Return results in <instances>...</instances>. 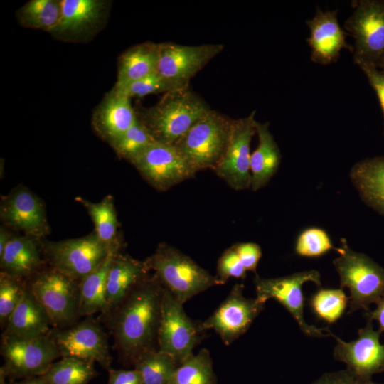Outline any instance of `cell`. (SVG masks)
<instances>
[{
  "mask_svg": "<svg viewBox=\"0 0 384 384\" xmlns=\"http://www.w3.org/2000/svg\"><path fill=\"white\" fill-rule=\"evenodd\" d=\"M164 287L148 275L114 309L102 315L122 361L132 364L144 353L157 350Z\"/></svg>",
  "mask_w": 384,
  "mask_h": 384,
  "instance_id": "cell-1",
  "label": "cell"
},
{
  "mask_svg": "<svg viewBox=\"0 0 384 384\" xmlns=\"http://www.w3.org/2000/svg\"><path fill=\"white\" fill-rule=\"evenodd\" d=\"M351 176L363 198L384 214V157L358 163L352 169Z\"/></svg>",
  "mask_w": 384,
  "mask_h": 384,
  "instance_id": "cell-28",
  "label": "cell"
},
{
  "mask_svg": "<svg viewBox=\"0 0 384 384\" xmlns=\"http://www.w3.org/2000/svg\"><path fill=\"white\" fill-rule=\"evenodd\" d=\"M220 43L184 46L158 43L157 73L175 90L189 87L191 79L223 50Z\"/></svg>",
  "mask_w": 384,
  "mask_h": 384,
  "instance_id": "cell-11",
  "label": "cell"
},
{
  "mask_svg": "<svg viewBox=\"0 0 384 384\" xmlns=\"http://www.w3.org/2000/svg\"><path fill=\"white\" fill-rule=\"evenodd\" d=\"M155 188L166 191L196 172L173 144L156 142L129 161Z\"/></svg>",
  "mask_w": 384,
  "mask_h": 384,
  "instance_id": "cell-13",
  "label": "cell"
},
{
  "mask_svg": "<svg viewBox=\"0 0 384 384\" xmlns=\"http://www.w3.org/2000/svg\"><path fill=\"white\" fill-rule=\"evenodd\" d=\"M107 5L101 0H61L60 20L50 33L64 40L83 37L100 25Z\"/></svg>",
  "mask_w": 384,
  "mask_h": 384,
  "instance_id": "cell-19",
  "label": "cell"
},
{
  "mask_svg": "<svg viewBox=\"0 0 384 384\" xmlns=\"http://www.w3.org/2000/svg\"><path fill=\"white\" fill-rule=\"evenodd\" d=\"M41 250L36 238L12 236L0 255L1 272L28 280L42 269Z\"/></svg>",
  "mask_w": 384,
  "mask_h": 384,
  "instance_id": "cell-22",
  "label": "cell"
},
{
  "mask_svg": "<svg viewBox=\"0 0 384 384\" xmlns=\"http://www.w3.org/2000/svg\"><path fill=\"white\" fill-rule=\"evenodd\" d=\"M117 250H110L102 264L80 282L79 314L89 316L96 313L105 315L109 312L106 299L108 272Z\"/></svg>",
  "mask_w": 384,
  "mask_h": 384,
  "instance_id": "cell-26",
  "label": "cell"
},
{
  "mask_svg": "<svg viewBox=\"0 0 384 384\" xmlns=\"http://www.w3.org/2000/svg\"><path fill=\"white\" fill-rule=\"evenodd\" d=\"M158 44L146 42L127 50L119 60L117 80L120 87L157 73Z\"/></svg>",
  "mask_w": 384,
  "mask_h": 384,
  "instance_id": "cell-27",
  "label": "cell"
},
{
  "mask_svg": "<svg viewBox=\"0 0 384 384\" xmlns=\"http://www.w3.org/2000/svg\"><path fill=\"white\" fill-rule=\"evenodd\" d=\"M349 302L343 289H321L310 299L315 314L329 324L335 323L343 314Z\"/></svg>",
  "mask_w": 384,
  "mask_h": 384,
  "instance_id": "cell-35",
  "label": "cell"
},
{
  "mask_svg": "<svg viewBox=\"0 0 384 384\" xmlns=\"http://www.w3.org/2000/svg\"><path fill=\"white\" fill-rule=\"evenodd\" d=\"M108 372L107 384H143L141 373L135 368L132 370L110 368Z\"/></svg>",
  "mask_w": 384,
  "mask_h": 384,
  "instance_id": "cell-43",
  "label": "cell"
},
{
  "mask_svg": "<svg viewBox=\"0 0 384 384\" xmlns=\"http://www.w3.org/2000/svg\"><path fill=\"white\" fill-rule=\"evenodd\" d=\"M87 210L95 225V233L110 250H119L117 237V218L112 196H105L98 203L77 198Z\"/></svg>",
  "mask_w": 384,
  "mask_h": 384,
  "instance_id": "cell-29",
  "label": "cell"
},
{
  "mask_svg": "<svg viewBox=\"0 0 384 384\" xmlns=\"http://www.w3.org/2000/svg\"><path fill=\"white\" fill-rule=\"evenodd\" d=\"M144 261L161 285L183 304L195 295L220 285L215 276L165 242L159 244Z\"/></svg>",
  "mask_w": 384,
  "mask_h": 384,
  "instance_id": "cell-3",
  "label": "cell"
},
{
  "mask_svg": "<svg viewBox=\"0 0 384 384\" xmlns=\"http://www.w3.org/2000/svg\"><path fill=\"white\" fill-rule=\"evenodd\" d=\"M53 323L45 308L31 292L28 284L21 301L11 315L4 334L24 338L48 336Z\"/></svg>",
  "mask_w": 384,
  "mask_h": 384,
  "instance_id": "cell-23",
  "label": "cell"
},
{
  "mask_svg": "<svg viewBox=\"0 0 384 384\" xmlns=\"http://www.w3.org/2000/svg\"><path fill=\"white\" fill-rule=\"evenodd\" d=\"M183 305L164 287L157 347L178 364L193 354L205 331L201 322L193 321L187 316Z\"/></svg>",
  "mask_w": 384,
  "mask_h": 384,
  "instance_id": "cell-8",
  "label": "cell"
},
{
  "mask_svg": "<svg viewBox=\"0 0 384 384\" xmlns=\"http://www.w3.org/2000/svg\"><path fill=\"white\" fill-rule=\"evenodd\" d=\"M0 213L4 223L24 232L26 235L37 239L48 232L41 201L25 188L11 192L4 200Z\"/></svg>",
  "mask_w": 384,
  "mask_h": 384,
  "instance_id": "cell-18",
  "label": "cell"
},
{
  "mask_svg": "<svg viewBox=\"0 0 384 384\" xmlns=\"http://www.w3.org/2000/svg\"><path fill=\"white\" fill-rule=\"evenodd\" d=\"M1 354L4 366L1 370L6 376L26 379L43 375L61 357L50 336L24 338L2 334Z\"/></svg>",
  "mask_w": 384,
  "mask_h": 384,
  "instance_id": "cell-7",
  "label": "cell"
},
{
  "mask_svg": "<svg viewBox=\"0 0 384 384\" xmlns=\"http://www.w3.org/2000/svg\"><path fill=\"white\" fill-rule=\"evenodd\" d=\"M61 14V1L31 0L18 11L20 23L26 28L51 32L58 25Z\"/></svg>",
  "mask_w": 384,
  "mask_h": 384,
  "instance_id": "cell-31",
  "label": "cell"
},
{
  "mask_svg": "<svg viewBox=\"0 0 384 384\" xmlns=\"http://www.w3.org/2000/svg\"><path fill=\"white\" fill-rule=\"evenodd\" d=\"M42 249L52 267L79 282L96 270L110 251L95 232L79 238L47 242Z\"/></svg>",
  "mask_w": 384,
  "mask_h": 384,
  "instance_id": "cell-10",
  "label": "cell"
},
{
  "mask_svg": "<svg viewBox=\"0 0 384 384\" xmlns=\"http://www.w3.org/2000/svg\"><path fill=\"white\" fill-rule=\"evenodd\" d=\"M258 145L251 154V187L254 191L265 186L277 171L281 155L268 123L256 122Z\"/></svg>",
  "mask_w": 384,
  "mask_h": 384,
  "instance_id": "cell-25",
  "label": "cell"
},
{
  "mask_svg": "<svg viewBox=\"0 0 384 384\" xmlns=\"http://www.w3.org/2000/svg\"><path fill=\"white\" fill-rule=\"evenodd\" d=\"M361 380L348 369L326 373L311 384H361Z\"/></svg>",
  "mask_w": 384,
  "mask_h": 384,
  "instance_id": "cell-42",
  "label": "cell"
},
{
  "mask_svg": "<svg viewBox=\"0 0 384 384\" xmlns=\"http://www.w3.org/2000/svg\"><path fill=\"white\" fill-rule=\"evenodd\" d=\"M335 249L325 230L318 228L304 230L298 236L295 252L302 257H314L321 256Z\"/></svg>",
  "mask_w": 384,
  "mask_h": 384,
  "instance_id": "cell-37",
  "label": "cell"
},
{
  "mask_svg": "<svg viewBox=\"0 0 384 384\" xmlns=\"http://www.w3.org/2000/svg\"><path fill=\"white\" fill-rule=\"evenodd\" d=\"M156 142L149 128L138 115L134 124L110 144L119 156L130 161Z\"/></svg>",
  "mask_w": 384,
  "mask_h": 384,
  "instance_id": "cell-34",
  "label": "cell"
},
{
  "mask_svg": "<svg viewBox=\"0 0 384 384\" xmlns=\"http://www.w3.org/2000/svg\"><path fill=\"white\" fill-rule=\"evenodd\" d=\"M256 298L265 303L272 299L279 302L293 316L300 330L306 336L323 338L330 336V331L310 325L304 316L302 285L312 282L321 286V276L316 270H308L277 278H262L255 274L254 278Z\"/></svg>",
  "mask_w": 384,
  "mask_h": 384,
  "instance_id": "cell-9",
  "label": "cell"
},
{
  "mask_svg": "<svg viewBox=\"0 0 384 384\" xmlns=\"http://www.w3.org/2000/svg\"><path fill=\"white\" fill-rule=\"evenodd\" d=\"M210 108L189 87L164 93L154 107L139 116L156 142L173 144Z\"/></svg>",
  "mask_w": 384,
  "mask_h": 384,
  "instance_id": "cell-2",
  "label": "cell"
},
{
  "mask_svg": "<svg viewBox=\"0 0 384 384\" xmlns=\"http://www.w3.org/2000/svg\"><path fill=\"white\" fill-rule=\"evenodd\" d=\"M27 288V281L1 272L0 273V324L5 329L8 321L21 301Z\"/></svg>",
  "mask_w": 384,
  "mask_h": 384,
  "instance_id": "cell-36",
  "label": "cell"
},
{
  "mask_svg": "<svg viewBox=\"0 0 384 384\" xmlns=\"http://www.w3.org/2000/svg\"><path fill=\"white\" fill-rule=\"evenodd\" d=\"M133 365L141 373L143 384H167L179 364L157 349L143 353Z\"/></svg>",
  "mask_w": 384,
  "mask_h": 384,
  "instance_id": "cell-33",
  "label": "cell"
},
{
  "mask_svg": "<svg viewBox=\"0 0 384 384\" xmlns=\"http://www.w3.org/2000/svg\"><path fill=\"white\" fill-rule=\"evenodd\" d=\"M245 269L256 274L257 264L262 257L260 247L254 242H242L233 245Z\"/></svg>",
  "mask_w": 384,
  "mask_h": 384,
  "instance_id": "cell-41",
  "label": "cell"
},
{
  "mask_svg": "<svg viewBox=\"0 0 384 384\" xmlns=\"http://www.w3.org/2000/svg\"><path fill=\"white\" fill-rule=\"evenodd\" d=\"M245 269L233 245L227 249L220 257L215 276L219 284H224L230 278L245 279Z\"/></svg>",
  "mask_w": 384,
  "mask_h": 384,
  "instance_id": "cell-39",
  "label": "cell"
},
{
  "mask_svg": "<svg viewBox=\"0 0 384 384\" xmlns=\"http://www.w3.org/2000/svg\"><path fill=\"white\" fill-rule=\"evenodd\" d=\"M361 384H384V383H375L373 381L372 379H370L367 380H361Z\"/></svg>",
  "mask_w": 384,
  "mask_h": 384,
  "instance_id": "cell-47",
  "label": "cell"
},
{
  "mask_svg": "<svg viewBox=\"0 0 384 384\" xmlns=\"http://www.w3.org/2000/svg\"><path fill=\"white\" fill-rule=\"evenodd\" d=\"M49 336L55 342L61 358H75L110 369L112 356L107 336L100 323L86 319L65 328L53 329Z\"/></svg>",
  "mask_w": 384,
  "mask_h": 384,
  "instance_id": "cell-12",
  "label": "cell"
},
{
  "mask_svg": "<svg viewBox=\"0 0 384 384\" xmlns=\"http://www.w3.org/2000/svg\"><path fill=\"white\" fill-rule=\"evenodd\" d=\"M243 289V284H235L213 314L201 322L204 331L214 330L227 346L249 329L265 306L256 297L246 298Z\"/></svg>",
  "mask_w": 384,
  "mask_h": 384,
  "instance_id": "cell-15",
  "label": "cell"
},
{
  "mask_svg": "<svg viewBox=\"0 0 384 384\" xmlns=\"http://www.w3.org/2000/svg\"><path fill=\"white\" fill-rule=\"evenodd\" d=\"M356 43L355 58L375 63L384 56V2L361 1L346 23Z\"/></svg>",
  "mask_w": 384,
  "mask_h": 384,
  "instance_id": "cell-17",
  "label": "cell"
},
{
  "mask_svg": "<svg viewBox=\"0 0 384 384\" xmlns=\"http://www.w3.org/2000/svg\"><path fill=\"white\" fill-rule=\"evenodd\" d=\"M233 119L210 110L173 145L196 173L215 169L228 146Z\"/></svg>",
  "mask_w": 384,
  "mask_h": 384,
  "instance_id": "cell-5",
  "label": "cell"
},
{
  "mask_svg": "<svg viewBox=\"0 0 384 384\" xmlns=\"http://www.w3.org/2000/svg\"><path fill=\"white\" fill-rule=\"evenodd\" d=\"M6 375H4V373H3L1 371L0 373V384H7L5 383L4 381V378H5ZM14 384H16V383H14Z\"/></svg>",
  "mask_w": 384,
  "mask_h": 384,
  "instance_id": "cell-48",
  "label": "cell"
},
{
  "mask_svg": "<svg viewBox=\"0 0 384 384\" xmlns=\"http://www.w3.org/2000/svg\"><path fill=\"white\" fill-rule=\"evenodd\" d=\"M376 307L373 310H369L365 314L367 320L376 321L378 323V331L384 332V297L376 304Z\"/></svg>",
  "mask_w": 384,
  "mask_h": 384,
  "instance_id": "cell-44",
  "label": "cell"
},
{
  "mask_svg": "<svg viewBox=\"0 0 384 384\" xmlns=\"http://www.w3.org/2000/svg\"><path fill=\"white\" fill-rule=\"evenodd\" d=\"M306 23L310 30L307 41L314 61L329 63L336 59L343 48H348L336 11L318 10L314 17Z\"/></svg>",
  "mask_w": 384,
  "mask_h": 384,
  "instance_id": "cell-20",
  "label": "cell"
},
{
  "mask_svg": "<svg viewBox=\"0 0 384 384\" xmlns=\"http://www.w3.org/2000/svg\"><path fill=\"white\" fill-rule=\"evenodd\" d=\"M355 60L375 90L384 114V71L378 70L373 62L358 58H355Z\"/></svg>",
  "mask_w": 384,
  "mask_h": 384,
  "instance_id": "cell-40",
  "label": "cell"
},
{
  "mask_svg": "<svg viewBox=\"0 0 384 384\" xmlns=\"http://www.w3.org/2000/svg\"><path fill=\"white\" fill-rule=\"evenodd\" d=\"M174 90L167 81L155 73L123 86L114 87L112 91L131 99L132 97H141Z\"/></svg>",
  "mask_w": 384,
  "mask_h": 384,
  "instance_id": "cell-38",
  "label": "cell"
},
{
  "mask_svg": "<svg viewBox=\"0 0 384 384\" xmlns=\"http://www.w3.org/2000/svg\"><path fill=\"white\" fill-rule=\"evenodd\" d=\"M255 112L233 120L225 152L214 169L230 187L242 191L251 187L250 143L256 133Z\"/></svg>",
  "mask_w": 384,
  "mask_h": 384,
  "instance_id": "cell-14",
  "label": "cell"
},
{
  "mask_svg": "<svg viewBox=\"0 0 384 384\" xmlns=\"http://www.w3.org/2000/svg\"><path fill=\"white\" fill-rule=\"evenodd\" d=\"M16 384H47L40 376L28 378Z\"/></svg>",
  "mask_w": 384,
  "mask_h": 384,
  "instance_id": "cell-46",
  "label": "cell"
},
{
  "mask_svg": "<svg viewBox=\"0 0 384 384\" xmlns=\"http://www.w3.org/2000/svg\"><path fill=\"white\" fill-rule=\"evenodd\" d=\"M358 334L357 339L346 342L330 332L336 341L334 357L361 380H367L384 371V343L380 341L381 333L374 329L371 320H367Z\"/></svg>",
  "mask_w": 384,
  "mask_h": 384,
  "instance_id": "cell-16",
  "label": "cell"
},
{
  "mask_svg": "<svg viewBox=\"0 0 384 384\" xmlns=\"http://www.w3.org/2000/svg\"><path fill=\"white\" fill-rule=\"evenodd\" d=\"M213 362L208 350L201 349L182 361L167 384H215Z\"/></svg>",
  "mask_w": 384,
  "mask_h": 384,
  "instance_id": "cell-32",
  "label": "cell"
},
{
  "mask_svg": "<svg viewBox=\"0 0 384 384\" xmlns=\"http://www.w3.org/2000/svg\"><path fill=\"white\" fill-rule=\"evenodd\" d=\"M149 271L145 261L134 259L119 252L114 256L107 279L106 299L109 312L127 297L149 275Z\"/></svg>",
  "mask_w": 384,
  "mask_h": 384,
  "instance_id": "cell-21",
  "label": "cell"
},
{
  "mask_svg": "<svg viewBox=\"0 0 384 384\" xmlns=\"http://www.w3.org/2000/svg\"><path fill=\"white\" fill-rule=\"evenodd\" d=\"M11 235L4 228L0 229V255L3 253L4 250L11 238Z\"/></svg>",
  "mask_w": 384,
  "mask_h": 384,
  "instance_id": "cell-45",
  "label": "cell"
},
{
  "mask_svg": "<svg viewBox=\"0 0 384 384\" xmlns=\"http://www.w3.org/2000/svg\"><path fill=\"white\" fill-rule=\"evenodd\" d=\"M94 363L75 358H62L40 376L47 384H87L97 375Z\"/></svg>",
  "mask_w": 384,
  "mask_h": 384,
  "instance_id": "cell-30",
  "label": "cell"
},
{
  "mask_svg": "<svg viewBox=\"0 0 384 384\" xmlns=\"http://www.w3.org/2000/svg\"><path fill=\"white\" fill-rule=\"evenodd\" d=\"M380 61V65H382L383 68V71H384V56L381 58Z\"/></svg>",
  "mask_w": 384,
  "mask_h": 384,
  "instance_id": "cell-49",
  "label": "cell"
},
{
  "mask_svg": "<svg viewBox=\"0 0 384 384\" xmlns=\"http://www.w3.org/2000/svg\"><path fill=\"white\" fill-rule=\"evenodd\" d=\"M27 284L45 308L54 329H65L77 323L80 317L79 281L50 267L41 269Z\"/></svg>",
  "mask_w": 384,
  "mask_h": 384,
  "instance_id": "cell-6",
  "label": "cell"
},
{
  "mask_svg": "<svg viewBox=\"0 0 384 384\" xmlns=\"http://www.w3.org/2000/svg\"><path fill=\"white\" fill-rule=\"evenodd\" d=\"M137 117L130 98L111 91L97 110L93 124L97 133L111 143L129 129Z\"/></svg>",
  "mask_w": 384,
  "mask_h": 384,
  "instance_id": "cell-24",
  "label": "cell"
},
{
  "mask_svg": "<svg viewBox=\"0 0 384 384\" xmlns=\"http://www.w3.org/2000/svg\"><path fill=\"white\" fill-rule=\"evenodd\" d=\"M335 250L339 255L333 263L340 278L341 289L350 292L348 313L370 310L384 297V268L363 253L352 250L345 240Z\"/></svg>",
  "mask_w": 384,
  "mask_h": 384,
  "instance_id": "cell-4",
  "label": "cell"
}]
</instances>
